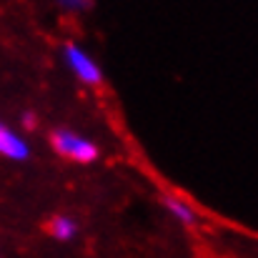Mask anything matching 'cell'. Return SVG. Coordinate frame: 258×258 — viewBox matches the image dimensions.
I'll list each match as a JSON object with an SVG mask.
<instances>
[{
    "instance_id": "8992f818",
    "label": "cell",
    "mask_w": 258,
    "mask_h": 258,
    "mask_svg": "<svg viewBox=\"0 0 258 258\" xmlns=\"http://www.w3.org/2000/svg\"><path fill=\"white\" fill-rule=\"evenodd\" d=\"M63 8H68V10H81V8H86L88 0H58Z\"/></svg>"
},
{
    "instance_id": "6da1fadb",
    "label": "cell",
    "mask_w": 258,
    "mask_h": 258,
    "mask_svg": "<svg viewBox=\"0 0 258 258\" xmlns=\"http://www.w3.org/2000/svg\"><path fill=\"white\" fill-rule=\"evenodd\" d=\"M53 148L68 158V161H76V163H93L98 158V148L73 131H55L53 133Z\"/></svg>"
},
{
    "instance_id": "277c9868",
    "label": "cell",
    "mask_w": 258,
    "mask_h": 258,
    "mask_svg": "<svg viewBox=\"0 0 258 258\" xmlns=\"http://www.w3.org/2000/svg\"><path fill=\"white\" fill-rule=\"evenodd\" d=\"M48 228H50V236H55L58 241H71L76 236V221L68 216H55Z\"/></svg>"
},
{
    "instance_id": "7a4b0ae2",
    "label": "cell",
    "mask_w": 258,
    "mask_h": 258,
    "mask_svg": "<svg viewBox=\"0 0 258 258\" xmlns=\"http://www.w3.org/2000/svg\"><path fill=\"white\" fill-rule=\"evenodd\" d=\"M66 63L71 66V71L76 73V78L83 81L86 86H98L103 81L100 68L95 66V60L88 55L86 50H81L78 45H68L66 48Z\"/></svg>"
},
{
    "instance_id": "5b68a950",
    "label": "cell",
    "mask_w": 258,
    "mask_h": 258,
    "mask_svg": "<svg viewBox=\"0 0 258 258\" xmlns=\"http://www.w3.org/2000/svg\"><path fill=\"white\" fill-rule=\"evenodd\" d=\"M166 206H168V211H171L178 221H183V223H193V221H196V213H193V208H190L188 203H183V201H178V198H168Z\"/></svg>"
},
{
    "instance_id": "3957f363",
    "label": "cell",
    "mask_w": 258,
    "mask_h": 258,
    "mask_svg": "<svg viewBox=\"0 0 258 258\" xmlns=\"http://www.w3.org/2000/svg\"><path fill=\"white\" fill-rule=\"evenodd\" d=\"M0 156H5L10 161L28 158V143L20 136H15L10 128H5L3 123H0Z\"/></svg>"
}]
</instances>
